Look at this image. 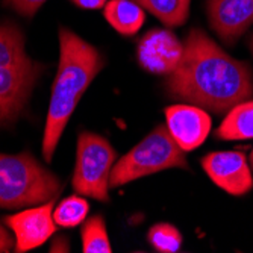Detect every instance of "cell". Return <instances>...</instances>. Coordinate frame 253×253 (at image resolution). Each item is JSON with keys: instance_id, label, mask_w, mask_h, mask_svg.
<instances>
[{"instance_id": "1", "label": "cell", "mask_w": 253, "mask_h": 253, "mask_svg": "<svg viewBox=\"0 0 253 253\" xmlns=\"http://www.w3.org/2000/svg\"><path fill=\"white\" fill-rule=\"evenodd\" d=\"M166 91L174 100L221 114L253 97V75L247 62L229 56L203 31L191 29Z\"/></svg>"}, {"instance_id": "2", "label": "cell", "mask_w": 253, "mask_h": 253, "mask_svg": "<svg viewBox=\"0 0 253 253\" xmlns=\"http://www.w3.org/2000/svg\"><path fill=\"white\" fill-rule=\"evenodd\" d=\"M59 64L42 136V156L50 163L62 132L89 84L105 67L102 53L73 31L59 29Z\"/></svg>"}, {"instance_id": "3", "label": "cell", "mask_w": 253, "mask_h": 253, "mask_svg": "<svg viewBox=\"0 0 253 253\" xmlns=\"http://www.w3.org/2000/svg\"><path fill=\"white\" fill-rule=\"evenodd\" d=\"M62 183L29 153H0V208H26L55 200Z\"/></svg>"}, {"instance_id": "4", "label": "cell", "mask_w": 253, "mask_h": 253, "mask_svg": "<svg viewBox=\"0 0 253 253\" xmlns=\"http://www.w3.org/2000/svg\"><path fill=\"white\" fill-rule=\"evenodd\" d=\"M169 169L188 170V161L185 152L173 140L167 126L159 125L117 161L111 171L109 188H117Z\"/></svg>"}, {"instance_id": "5", "label": "cell", "mask_w": 253, "mask_h": 253, "mask_svg": "<svg viewBox=\"0 0 253 253\" xmlns=\"http://www.w3.org/2000/svg\"><path fill=\"white\" fill-rule=\"evenodd\" d=\"M116 158L117 152L106 138L93 132H81L72 179L75 191L99 202H109V177Z\"/></svg>"}, {"instance_id": "6", "label": "cell", "mask_w": 253, "mask_h": 253, "mask_svg": "<svg viewBox=\"0 0 253 253\" xmlns=\"http://www.w3.org/2000/svg\"><path fill=\"white\" fill-rule=\"evenodd\" d=\"M183 42L169 29L147 31L136 45V61L152 75H170L180 64Z\"/></svg>"}, {"instance_id": "7", "label": "cell", "mask_w": 253, "mask_h": 253, "mask_svg": "<svg viewBox=\"0 0 253 253\" xmlns=\"http://www.w3.org/2000/svg\"><path fill=\"white\" fill-rule=\"evenodd\" d=\"M200 164L215 185L229 194L244 196L253 188V176L241 152H211L200 159Z\"/></svg>"}, {"instance_id": "8", "label": "cell", "mask_w": 253, "mask_h": 253, "mask_svg": "<svg viewBox=\"0 0 253 253\" xmlns=\"http://www.w3.org/2000/svg\"><path fill=\"white\" fill-rule=\"evenodd\" d=\"M53 205L55 200H50L40 206H32L18 214L5 217L6 226L15 237V252L21 253L34 250L42 246L56 232Z\"/></svg>"}, {"instance_id": "9", "label": "cell", "mask_w": 253, "mask_h": 253, "mask_svg": "<svg viewBox=\"0 0 253 253\" xmlns=\"http://www.w3.org/2000/svg\"><path fill=\"white\" fill-rule=\"evenodd\" d=\"M167 129L183 152L202 146L211 130V117L196 105H173L166 108Z\"/></svg>"}, {"instance_id": "10", "label": "cell", "mask_w": 253, "mask_h": 253, "mask_svg": "<svg viewBox=\"0 0 253 253\" xmlns=\"http://www.w3.org/2000/svg\"><path fill=\"white\" fill-rule=\"evenodd\" d=\"M206 12L210 26L227 45L253 25V0H208Z\"/></svg>"}, {"instance_id": "11", "label": "cell", "mask_w": 253, "mask_h": 253, "mask_svg": "<svg viewBox=\"0 0 253 253\" xmlns=\"http://www.w3.org/2000/svg\"><path fill=\"white\" fill-rule=\"evenodd\" d=\"M42 73V65L31 61L25 65L0 67V100L18 119L28 105L32 89Z\"/></svg>"}, {"instance_id": "12", "label": "cell", "mask_w": 253, "mask_h": 253, "mask_svg": "<svg viewBox=\"0 0 253 253\" xmlns=\"http://www.w3.org/2000/svg\"><path fill=\"white\" fill-rule=\"evenodd\" d=\"M103 14L109 25L125 37L140 32L146 21V12L135 0H109Z\"/></svg>"}, {"instance_id": "13", "label": "cell", "mask_w": 253, "mask_h": 253, "mask_svg": "<svg viewBox=\"0 0 253 253\" xmlns=\"http://www.w3.org/2000/svg\"><path fill=\"white\" fill-rule=\"evenodd\" d=\"M214 136L221 141L253 140V100H244L229 109Z\"/></svg>"}, {"instance_id": "14", "label": "cell", "mask_w": 253, "mask_h": 253, "mask_svg": "<svg viewBox=\"0 0 253 253\" xmlns=\"http://www.w3.org/2000/svg\"><path fill=\"white\" fill-rule=\"evenodd\" d=\"M31 61L25 50V37L20 28L9 21H0V67L25 65Z\"/></svg>"}, {"instance_id": "15", "label": "cell", "mask_w": 253, "mask_h": 253, "mask_svg": "<svg viewBox=\"0 0 253 253\" xmlns=\"http://www.w3.org/2000/svg\"><path fill=\"white\" fill-rule=\"evenodd\" d=\"M166 26H182L185 25L190 14L191 0H135Z\"/></svg>"}, {"instance_id": "16", "label": "cell", "mask_w": 253, "mask_h": 253, "mask_svg": "<svg viewBox=\"0 0 253 253\" xmlns=\"http://www.w3.org/2000/svg\"><path fill=\"white\" fill-rule=\"evenodd\" d=\"M82 252L84 253H111L112 246L106 232V224L102 215H93L82 226Z\"/></svg>"}, {"instance_id": "17", "label": "cell", "mask_w": 253, "mask_h": 253, "mask_svg": "<svg viewBox=\"0 0 253 253\" xmlns=\"http://www.w3.org/2000/svg\"><path fill=\"white\" fill-rule=\"evenodd\" d=\"M89 212L88 202L81 196H70L62 199L53 210V220L61 227H76L86 220Z\"/></svg>"}, {"instance_id": "18", "label": "cell", "mask_w": 253, "mask_h": 253, "mask_svg": "<svg viewBox=\"0 0 253 253\" xmlns=\"http://www.w3.org/2000/svg\"><path fill=\"white\" fill-rule=\"evenodd\" d=\"M147 240L156 252L174 253L182 246V235L170 223H158L150 227Z\"/></svg>"}, {"instance_id": "19", "label": "cell", "mask_w": 253, "mask_h": 253, "mask_svg": "<svg viewBox=\"0 0 253 253\" xmlns=\"http://www.w3.org/2000/svg\"><path fill=\"white\" fill-rule=\"evenodd\" d=\"M45 2L47 0H2V5L23 17L32 18Z\"/></svg>"}, {"instance_id": "20", "label": "cell", "mask_w": 253, "mask_h": 253, "mask_svg": "<svg viewBox=\"0 0 253 253\" xmlns=\"http://www.w3.org/2000/svg\"><path fill=\"white\" fill-rule=\"evenodd\" d=\"M70 2L82 9H100L105 8L109 0H70Z\"/></svg>"}, {"instance_id": "21", "label": "cell", "mask_w": 253, "mask_h": 253, "mask_svg": "<svg viewBox=\"0 0 253 253\" xmlns=\"http://www.w3.org/2000/svg\"><path fill=\"white\" fill-rule=\"evenodd\" d=\"M12 246H14V241H12L11 235L8 234L6 229L2 224H0V253L11 252Z\"/></svg>"}, {"instance_id": "22", "label": "cell", "mask_w": 253, "mask_h": 253, "mask_svg": "<svg viewBox=\"0 0 253 253\" xmlns=\"http://www.w3.org/2000/svg\"><path fill=\"white\" fill-rule=\"evenodd\" d=\"M249 45H250V50H252V53H253V35L250 37V41H249Z\"/></svg>"}, {"instance_id": "23", "label": "cell", "mask_w": 253, "mask_h": 253, "mask_svg": "<svg viewBox=\"0 0 253 253\" xmlns=\"http://www.w3.org/2000/svg\"><path fill=\"white\" fill-rule=\"evenodd\" d=\"M250 163H252V167H253V149L250 152Z\"/></svg>"}]
</instances>
